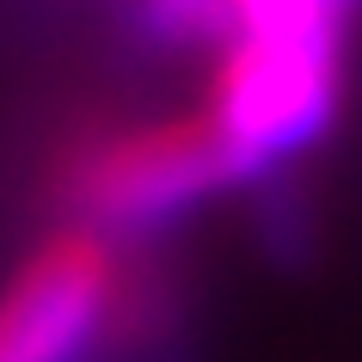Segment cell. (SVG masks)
Masks as SVG:
<instances>
[{"label":"cell","instance_id":"obj_2","mask_svg":"<svg viewBox=\"0 0 362 362\" xmlns=\"http://www.w3.org/2000/svg\"><path fill=\"white\" fill-rule=\"evenodd\" d=\"M350 0H270L203 56L197 111L228 148L240 185L307 153L332 129L350 74Z\"/></svg>","mask_w":362,"mask_h":362},{"label":"cell","instance_id":"obj_1","mask_svg":"<svg viewBox=\"0 0 362 362\" xmlns=\"http://www.w3.org/2000/svg\"><path fill=\"white\" fill-rule=\"evenodd\" d=\"M233 185L240 172L197 98L166 111H86L49 135L37 166L49 221L93 228L123 246L185 221Z\"/></svg>","mask_w":362,"mask_h":362},{"label":"cell","instance_id":"obj_3","mask_svg":"<svg viewBox=\"0 0 362 362\" xmlns=\"http://www.w3.org/2000/svg\"><path fill=\"white\" fill-rule=\"evenodd\" d=\"M135 301L123 240L93 228H49L0 270V362H86Z\"/></svg>","mask_w":362,"mask_h":362}]
</instances>
